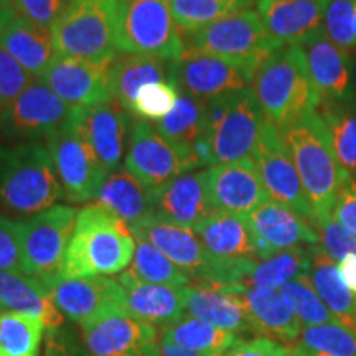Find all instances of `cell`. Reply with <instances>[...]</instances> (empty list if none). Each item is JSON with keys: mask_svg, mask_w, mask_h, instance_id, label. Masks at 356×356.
<instances>
[{"mask_svg": "<svg viewBox=\"0 0 356 356\" xmlns=\"http://www.w3.org/2000/svg\"><path fill=\"white\" fill-rule=\"evenodd\" d=\"M279 134L299 172L320 233L332 220L338 195L350 178L338 162L327 127L315 109L280 127Z\"/></svg>", "mask_w": 356, "mask_h": 356, "instance_id": "cell-1", "label": "cell"}, {"mask_svg": "<svg viewBox=\"0 0 356 356\" xmlns=\"http://www.w3.org/2000/svg\"><path fill=\"white\" fill-rule=\"evenodd\" d=\"M136 244V236L126 221L101 204L89 203L78 211L63 277L122 274L134 259Z\"/></svg>", "mask_w": 356, "mask_h": 356, "instance_id": "cell-2", "label": "cell"}, {"mask_svg": "<svg viewBox=\"0 0 356 356\" xmlns=\"http://www.w3.org/2000/svg\"><path fill=\"white\" fill-rule=\"evenodd\" d=\"M65 198L48 149L42 144L0 145V208L33 216Z\"/></svg>", "mask_w": 356, "mask_h": 356, "instance_id": "cell-3", "label": "cell"}, {"mask_svg": "<svg viewBox=\"0 0 356 356\" xmlns=\"http://www.w3.org/2000/svg\"><path fill=\"white\" fill-rule=\"evenodd\" d=\"M251 89L264 118L277 129L317 108L318 97L297 44H284L266 58L256 70Z\"/></svg>", "mask_w": 356, "mask_h": 356, "instance_id": "cell-4", "label": "cell"}, {"mask_svg": "<svg viewBox=\"0 0 356 356\" xmlns=\"http://www.w3.org/2000/svg\"><path fill=\"white\" fill-rule=\"evenodd\" d=\"M266 118L251 88L208 101V167L249 159Z\"/></svg>", "mask_w": 356, "mask_h": 356, "instance_id": "cell-5", "label": "cell"}, {"mask_svg": "<svg viewBox=\"0 0 356 356\" xmlns=\"http://www.w3.org/2000/svg\"><path fill=\"white\" fill-rule=\"evenodd\" d=\"M58 55L113 63L118 56V0L68 6L51 26Z\"/></svg>", "mask_w": 356, "mask_h": 356, "instance_id": "cell-6", "label": "cell"}, {"mask_svg": "<svg viewBox=\"0 0 356 356\" xmlns=\"http://www.w3.org/2000/svg\"><path fill=\"white\" fill-rule=\"evenodd\" d=\"M186 48L168 0H118V51L177 61Z\"/></svg>", "mask_w": 356, "mask_h": 356, "instance_id": "cell-7", "label": "cell"}, {"mask_svg": "<svg viewBox=\"0 0 356 356\" xmlns=\"http://www.w3.org/2000/svg\"><path fill=\"white\" fill-rule=\"evenodd\" d=\"M78 210L70 204H55L37 215L20 220L25 274L42 280L50 289L63 277Z\"/></svg>", "mask_w": 356, "mask_h": 356, "instance_id": "cell-8", "label": "cell"}, {"mask_svg": "<svg viewBox=\"0 0 356 356\" xmlns=\"http://www.w3.org/2000/svg\"><path fill=\"white\" fill-rule=\"evenodd\" d=\"M47 149L66 202L76 204L95 200L109 172L84 136L78 108H74L63 126L48 137Z\"/></svg>", "mask_w": 356, "mask_h": 356, "instance_id": "cell-9", "label": "cell"}, {"mask_svg": "<svg viewBox=\"0 0 356 356\" xmlns=\"http://www.w3.org/2000/svg\"><path fill=\"white\" fill-rule=\"evenodd\" d=\"M185 40L188 47L252 70L259 68L266 58L284 47L270 37L259 13L251 8L225 17L195 33L185 35Z\"/></svg>", "mask_w": 356, "mask_h": 356, "instance_id": "cell-10", "label": "cell"}, {"mask_svg": "<svg viewBox=\"0 0 356 356\" xmlns=\"http://www.w3.org/2000/svg\"><path fill=\"white\" fill-rule=\"evenodd\" d=\"M73 111L50 88L35 81L0 113V136L19 144H40L63 126Z\"/></svg>", "mask_w": 356, "mask_h": 356, "instance_id": "cell-11", "label": "cell"}, {"mask_svg": "<svg viewBox=\"0 0 356 356\" xmlns=\"http://www.w3.org/2000/svg\"><path fill=\"white\" fill-rule=\"evenodd\" d=\"M256 70L186 44L184 55L172 61V81L185 95L203 101L251 88Z\"/></svg>", "mask_w": 356, "mask_h": 356, "instance_id": "cell-12", "label": "cell"}, {"mask_svg": "<svg viewBox=\"0 0 356 356\" xmlns=\"http://www.w3.org/2000/svg\"><path fill=\"white\" fill-rule=\"evenodd\" d=\"M251 159L267 191V197L292 208L317 226L314 210L291 154L280 137L279 129L267 119L262 124Z\"/></svg>", "mask_w": 356, "mask_h": 356, "instance_id": "cell-13", "label": "cell"}, {"mask_svg": "<svg viewBox=\"0 0 356 356\" xmlns=\"http://www.w3.org/2000/svg\"><path fill=\"white\" fill-rule=\"evenodd\" d=\"M79 333L89 356H162L159 328L127 312L102 315L81 325Z\"/></svg>", "mask_w": 356, "mask_h": 356, "instance_id": "cell-14", "label": "cell"}, {"mask_svg": "<svg viewBox=\"0 0 356 356\" xmlns=\"http://www.w3.org/2000/svg\"><path fill=\"white\" fill-rule=\"evenodd\" d=\"M124 168L149 190L191 172L188 160L147 121L132 124Z\"/></svg>", "mask_w": 356, "mask_h": 356, "instance_id": "cell-15", "label": "cell"}, {"mask_svg": "<svg viewBox=\"0 0 356 356\" xmlns=\"http://www.w3.org/2000/svg\"><path fill=\"white\" fill-rule=\"evenodd\" d=\"M50 292L58 312L79 327L111 312H127L121 284L104 275L61 277L50 287Z\"/></svg>", "mask_w": 356, "mask_h": 356, "instance_id": "cell-16", "label": "cell"}, {"mask_svg": "<svg viewBox=\"0 0 356 356\" xmlns=\"http://www.w3.org/2000/svg\"><path fill=\"white\" fill-rule=\"evenodd\" d=\"M246 216L254 238L257 259H266L292 248H315L320 243L318 228L314 222L270 198Z\"/></svg>", "mask_w": 356, "mask_h": 356, "instance_id": "cell-17", "label": "cell"}, {"mask_svg": "<svg viewBox=\"0 0 356 356\" xmlns=\"http://www.w3.org/2000/svg\"><path fill=\"white\" fill-rule=\"evenodd\" d=\"M109 71L111 63H96L56 53L38 81L71 108H91L113 99Z\"/></svg>", "mask_w": 356, "mask_h": 356, "instance_id": "cell-18", "label": "cell"}, {"mask_svg": "<svg viewBox=\"0 0 356 356\" xmlns=\"http://www.w3.org/2000/svg\"><path fill=\"white\" fill-rule=\"evenodd\" d=\"M318 99H353L351 56L338 48L322 29L297 43Z\"/></svg>", "mask_w": 356, "mask_h": 356, "instance_id": "cell-19", "label": "cell"}, {"mask_svg": "<svg viewBox=\"0 0 356 356\" xmlns=\"http://www.w3.org/2000/svg\"><path fill=\"white\" fill-rule=\"evenodd\" d=\"M186 315L215 325L221 330L256 335L243 297V286L191 282L185 287Z\"/></svg>", "mask_w": 356, "mask_h": 356, "instance_id": "cell-20", "label": "cell"}, {"mask_svg": "<svg viewBox=\"0 0 356 356\" xmlns=\"http://www.w3.org/2000/svg\"><path fill=\"white\" fill-rule=\"evenodd\" d=\"M211 208L236 215H249L269 200L252 159L215 165L204 170Z\"/></svg>", "mask_w": 356, "mask_h": 356, "instance_id": "cell-21", "label": "cell"}, {"mask_svg": "<svg viewBox=\"0 0 356 356\" xmlns=\"http://www.w3.org/2000/svg\"><path fill=\"white\" fill-rule=\"evenodd\" d=\"M78 118L102 165L108 172L121 168L124 154H127V139H131L132 115L118 101L109 99L91 108H78Z\"/></svg>", "mask_w": 356, "mask_h": 356, "instance_id": "cell-22", "label": "cell"}, {"mask_svg": "<svg viewBox=\"0 0 356 356\" xmlns=\"http://www.w3.org/2000/svg\"><path fill=\"white\" fill-rule=\"evenodd\" d=\"M154 218L181 228L193 229L215 211L208 197L203 172H186L152 190Z\"/></svg>", "mask_w": 356, "mask_h": 356, "instance_id": "cell-23", "label": "cell"}, {"mask_svg": "<svg viewBox=\"0 0 356 356\" xmlns=\"http://www.w3.org/2000/svg\"><path fill=\"white\" fill-rule=\"evenodd\" d=\"M208 101L180 92L177 106L162 121L152 122L170 144L188 160L191 170L208 167L207 152Z\"/></svg>", "mask_w": 356, "mask_h": 356, "instance_id": "cell-24", "label": "cell"}, {"mask_svg": "<svg viewBox=\"0 0 356 356\" xmlns=\"http://www.w3.org/2000/svg\"><path fill=\"white\" fill-rule=\"evenodd\" d=\"M118 282L126 293V310L131 317L152 325L160 332L186 315L185 287L142 282L129 270L119 274Z\"/></svg>", "mask_w": 356, "mask_h": 356, "instance_id": "cell-25", "label": "cell"}, {"mask_svg": "<svg viewBox=\"0 0 356 356\" xmlns=\"http://www.w3.org/2000/svg\"><path fill=\"white\" fill-rule=\"evenodd\" d=\"M330 0H257L262 24L275 42L297 44L322 29Z\"/></svg>", "mask_w": 356, "mask_h": 356, "instance_id": "cell-26", "label": "cell"}, {"mask_svg": "<svg viewBox=\"0 0 356 356\" xmlns=\"http://www.w3.org/2000/svg\"><path fill=\"white\" fill-rule=\"evenodd\" d=\"M207 251L220 259H257L246 215L211 211L193 228Z\"/></svg>", "mask_w": 356, "mask_h": 356, "instance_id": "cell-27", "label": "cell"}, {"mask_svg": "<svg viewBox=\"0 0 356 356\" xmlns=\"http://www.w3.org/2000/svg\"><path fill=\"white\" fill-rule=\"evenodd\" d=\"M243 297L256 337H266L284 343L299 340L302 322L280 291L243 286Z\"/></svg>", "mask_w": 356, "mask_h": 356, "instance_id": "cell-28", "label": "cell"}, {"mask_svg": "<svg viewBox=\"0 0 356 356\" xmlns=\"http://www.w3.org/2000/svg\"><path fill=\"white\" fill-rule=\"evenodd\" d=\"M0 309L42 320L47 330L65 325V317L53 304L50 289L24 273L0 270Z\"/></svg>", "mask_w": 356, "mask_h": 356, "instance_id": "cell-29", "label": "cell"}, {"mask_svg": "<svg viewBox=\"0 0 356 356\" xmlns=\"http://www.w3.org/2000/svg\"><path fill=\"white\" fill-rule=\"evenodd\" d=\"M173 83L172 61L149 55L121 53L114 58L109 71L111 96L131 114L136 96L145 84Z\"/></svg>", "mask_w": 356, "mask_h": 356, "instance_id": "cell-30", "label": "cell"}, {"mask_svg": "<svg viewBox=\"0 0 356 356\" xmlns=\"http://www.w3.org/2000/svg\"><path fill=\"white\" fill-rule=\"evenodd\" d=\"M95 200L131 228L154 218L152 190L142 185L124 167L109 172Z\"/></svg>", "mask_w": 356, "mask_h": 356, "instance_id": "cell-31", "label": "cell"}, {"mask_svg": "<svg viewBox=\"0 0 356 356\" xmlns=\"http://www.w3.org/2000/svg\"><path fill=\"white\" fill-rule=\"evenodd\" d=\"M0 47L37 79L56 55L51 30L35 25L19 15L0 35Z\"/></svg>", "mask_w": 356, "mask_h": 356, "instance_id": "cell-32", "label": "cell"}, {"mask_svg": "<svg viewBox=\"0 0 356 356\" xmlns=\"http://www.w3.org/2000/svg\"><path fill=\"white\" fill-rule=\"evenodd\" d=\"M309 277L337 322L356 332V296L341 280L335 259L320 246L312 249Z\"/></svg>", "mask_w": 356, "mask_h": 356, "instance_id": "cell-33", "label": "cell"}, {"mask_svg": "<svg viewBox=\"0 0 356 356\" xmlns=\"http://www.w3.org/2000/svg\"><path fill=\"white\" fill-rule=\"evenodd\" d=\"M160 341L204 356H226L243 341L238 333L221 330L197 317L185 315L160 332Z\"/></svg>", "mask_w": 356, "mask_h": 356, "instance_id": "cell-34", "label": "cell"}, {"mask_svg": "<svg viewBox=\"0 0 356 356\" xmlns=\"http://www.w3.org/2000/svg\"><path fill=\"white\" fill-rule=\"evenodd\" d=\"M317 111L328 131L333 152L348 178L356 180V97L318 99Z\"/></svg>", "mask_w": 356, "mask_h": 356, "instance_id": "cell-35", "label": "cell"}, {"mask_svg": "<svg viewBox=\"0 0 356 356\" xmlns=\"http://www.w3.org/2000/svg\"><path fill=\"white\" fill-rule=\"evenodd\" d=\"M312 249L314 248H292L266 259H257L244 286L279 291L291 280L309 274Z\"/></svg>", "mask_w": 356, "mask_h": 356, "instance_id": "cell-36", "label": "cell"}, {"mask_svg": "<svg viewBox=\"0 0 356 356\" xmlns=\"http://www.w3.org/2000/svg\"><path fill=\"white\" fill-rule=\"evenodd\" d=\"M44 325L17 312H0V356H40Z\"/></svg>", "mask_w": 356, "mask_h": 356, "instance_id": "cell-37", "label": "cell"}, {"mask_svg": "<svg viewBox=\"0 0 356 356\" xmlns=\"http://www.w3.org/2000/svg\"><path fill=\"white\" fill-rule=\"evenodd\" d=\"M136 254H134V259L127 269L134 277L142 280V282L159 284V286L178 289L190 286L191 280L188 275L160 249L140 238H136Z\"/></svg>", "mask_w": 356, "mask_h": 356, "instance_id": "cell-38", "label": "cell"}, {"mask_svg": "<svg viewBox=\"0 0 356 356\" xmlns=\"http://www.w3.org/2000/svg\"><path fill=\"white\" fill-rule=\"evenodd\" d=\"M177 25L184 35H191L215 22L248 10L254 0H168Z\"/></svg>", "mask_w": 356, "mask_h": 356, "instance_id": "cell-39", "label": "cell"}, {"mask_svg": "<svg viewBox=\"0 0 356 356\" xmlns=\"http://www.w3.org/2000/svg\"><path fill=\"white\" fill-rule=\"evenodd\" d=\"M297 343L312 356H356V332L338 322L305 327Z\"/></svg>", "mask_w": 356, "mask_h": 356, "instance_id": "cell-40", "label": "cell"}, {"mask_svg": "<svg viewBox=\"0 0 356 356\" xmlns=\"http://www.w3.org/2000/svg\"><path fill=\"white\" fill-rule=\"evenodd\" d=\"M279 291L286 297V300L291 304L297 317L305 327L337 322L332 312L328 310V307L323 304L317 291L312 286L309 274L291 280Z\"/></svg>", "mask_w": 356, "mask_h": 356, "instance_id": "cell-41", "label": "cell"}, {"mask_svg": "<svg viewBox=\"0 0 356 356\" xmlns=\"http://www.w3.org/2000/svg\"><path fill=\"white\" fill-rule=\"evenodd\" d=\"M178 91L173 83H150L140 89L134 101L131 115L139 121L159 122L177 106Z\"/></svg>", "mask_w": 356, "mask_h": 356, "instance_id": "cell-42", "label": "cell"}, {"mask_svg": "<svg viewBox=\"0 0 356 356\" xmlns=\"http://www.w3.org/2000/svg\"><path fill=\"white\" fill-rule=\"evenodd\" d=\"M356 0H330L325 8L322 30L338 48L355 55L356 42L351 30V20H353Z\"/></svg>", "mask_w": 356, "mask_h": 356, "instance_id": "cell-43", "label": "cell"}, {"mask_svg": "<svg viewBox=\"0 0 356 356\" xmlns=\"http://www.w3.org/2000/svg\"><path fill=\"white\" fill-rule=\"evenodd\" d=\"M33 83V76L0 47V113Z\"/></svg>", "mask_w": 356, "mask_h": 356, "instance_id": "cell-44", "label": "cell"}, {"mask_svg": "<svg viewBox=\"0 0 356 356\" xmlns=\"http://www.w3.org/2000/svg\"><path fill=\"white\" fill-rule=\"evenodd\" d=\"M0 270L25 274L20 220H13L2 213H0Z\"/></svg>", "mask_w": 356, "mask_h": 356, "instance_id": "cell-45", "label": "cell"}, {"mask_svg": "<svg viewBox=\"0 0 356 356\" xmlns=\"http://www.w3.org/2000/svg\"><path fill=\"white\" fill-rule=\"evenodd\" d=\"M15 13L35 25L50 29L65 12L66 0H10Z\"/></svg>", "mask_w": 356, "mask_h": 356, "instance_id": "cell-46", "label": "cell"}, {"mask_svg": "<svg viewBox=\"0 0 356 356\" xmlns=\"http://www.w3.org/2000/svg\"><path fill=\"white\" fill-rule=\"evenodd\" d=\"M43 356H89V353L81 340V333L71 325H61L48 330Z\"/></svg>", "mask_w": 356, "mask_h": 356, "instance_id": "cell-47", "label": "cell"}, {"mask_svg": "<svg viewBox=\"0 0 356 356\" xmlns=\"http://www.w3.org/2000/svg\"><path fill=\"white\" fill-rule=\"evenodd\" d=\"M320 243L332 259L340 261L345 256H356V236L346 231L335 220H330L323 228H320Z\"/></svg>", "mask_w": 356, "mask_h": 356, "instance_id": "cell-48", "label": "cell"}, {"mask_svg": "<svg viewBox=\"0 0 356 356\" xmlns=\"http://www.w3.org/2000/svg\"><path fill=\"white\" fill-rule=\"evenodd\" d=\"M332 220L356 236V180L350 178L338 195Z\"/></svg>", "mask_w": 356, "mask_h": 356, "instance_id": "cell-49", "label": "cell"}, {"mask_svg": "<svg viewBox=\"0 0 356 356\" xmlns=\"http://www.w3.org/2000/svg\"><path fill=\"white\" fill-rule=\"evenodd\" d=\"M287 346L266 337L243 340L226 356H286Z\"/></svg>", "mask_w": 356, "mask_h": 356, "instance_id": "cell-50", "label": "cell"}, {"mask_svg": "<svg viewBox=\"0 0 356 356\" xmlns=\"http://www.w3.org/2000/svg\"><path fill=\"white\" fill-rule=\"evenodd\" d=\"M337 267H338V273H340L341 280L345 282V286L356 296V256L353 254L345 256L343 259L338 261Z\"/></svg>", "mask_w": 356, "mask_h": 356, "instance_id": "cell-51", "label": "cell"}, {"mask_svg": "<svg viewBox=\"0 0 356 356\" xmlns=\"http://www.w3.org/2000/svg\"><path fill=\"white\" fill-rule=\"evenodd\" d=\"M17 13L13 10L10 0H0V35L7 29L8 24L15 19Z\"/></svg>", "mask_w": 356, "mask_h": 356, "instance_id": "cell-52", "label": "cell"}, {"mask_svg": "<svg viewBox=\"0 0 356 356\" xmlns=\"http://www.w3.org/2000/svg\"><path fill=\"white\" fill-rule=\"evenodd\" d=\"M162 356H204V355H198V353H191V351L181 350L178 346H173L170 343H163L162 341Z\"/></svg>", "mask_w": 356, "mask_h": 356, "instance_id": "cell-53", "label": "cell"}, {"mask_svg": "<svg viewBox=\"0 0 356 356\" xmlns=\"http://www.w3.org/2000/svg\"><path fill=\"white\" fill-rule=\"evenodd\" d=\"M286 356H312L309 351H307L304 346L299 343H293L291 346H287V353Z\"/></svg>", "mask_w": 356, "mask_h": 356, "instance_id": "cell-54", "label": "cell"}, {"mask_svg": "<svg viewBox=\"0 0 356 356\" xmlns=\"http://www.w3.org/2000/svg\"><path fill=\"white\" fill-rule=\"evenodd\" d=\"M351 86H353V95L356 97V58H351Z\"/></svg>", "mask_w": 356, "mask_h": 356, "instance_id": "cell-55", "label": "cell"}, {"mask_svg": "<svg viewBox=\"0 0 356 356\" xmlns=\"http://www.w3.org/2000/svg\"><path fill=\"white\" fill-rule=\"evenodd\" d=\"M351 30H353V37L356 42V3H355V10H353V20H351Z\"/></svg>", "mask_w": 356, "mask_h": 356, "instance_id": "cell-56", "label": "cell"}, {"mask_svg": "<svg viewBox=\"0 0 356 356\" xmlns=\"http://www.w3.org/2000/svg\"><path fill=\"white\" fill-rule=\"evenodd\" d=\"M81 2H89V0H66V6H74V3H81Z\"/></svg>", "mask_w": 356, "mask_h": 356, "instance_id": "cell-57", "label": "cell"}, {"mask_svg": "<svg viewBox=\"0 0 356 356\" xmlns=\"http://www.w3.org/2000/svg\"><path fill=\"white\" fill-rule=\"evenodd\" d=\"M0 312H2V309H0Z\"/></svg>", "mask_w": 356, "mask_h": 356, "instance_id": "cell-58", "label": "cell"}]
</instances>
